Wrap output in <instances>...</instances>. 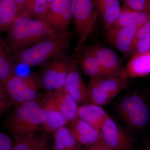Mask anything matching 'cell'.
Masks as SVG:
<instances>
[{
    "instance_id": "6da1fadb",
    "label": "cell",
    "mask_w": 150,
    "mask_h": 150,
    "mask_svg": "<svg viewBox=\"0 0 150 150\" xmlns=\"http://www.w3.org/2000/svg\"><path fill=\"white\" fill-rule=\"evenodd\" d=\"M7 32V45L13 55L56 34L43 20L19 13Z\"/></svg>"
},
{
    "instance_id": "7a4b0ae2",
    "label": "cell",
    "mask_w": 150,
    "mask_h": 150,
    "mask_svg": "<svg viewBox=\"0 0 150 150\" xmlns=\"http://www.w3.org/2000/svg\"><path fill=\"white\" fill-rule=\"evenodd\" d=\"M72 37L69 30L57 33L13 54L14 62L28 67L43 65L56 56L68 53Z\"/></svg>"
},
{
    "instance_id": "3957f363",
    "label": "cell",
    "mask_w": 150,
    "mask_h": 150,
    "mask_svg": "<svg viewBox=\"0 0 150 150\" xmlns=\"http://www.w3.org/2000/svg\"><path fill=\"white\" fill-rule=\"evenodd\" d=\"M46 120L39 100L29 101L16 106L6 119L5 125L15 138L36 132Z\"/></svg>"
},
{
    "instance_id": "277c9868",
    "label": "cell",
    "mask_w": 150,
    "mask_h": 150,
    "mask_svg": "<svg viewBox=\"0 0 150 150\" xmlns=\"http://www.w3.org/2000/svg\"><path fill=\"white\" fill-rule=\"evenodd\" d=\"M3 86L12 105L38 101L42 96L39 76L35 74L21 76L16 73L5 82Z\"/></svg>"
},
{
    "instance_id": "5b68a950",
    "label": "cell",
    "mask_w": 150,
    "mask_h": 150,
    "mask_svg": "<svg viewBox=\"0 0 150 150\" xmlns=\"http://www.w3.org/2000/svg\"><path fill=\"white\" fill-rule=\"evenodd\" d=\"M75 31L77 35L74 51L76 56L84 47L97 18L98 12L93 0H72Z\"/></svg>"
},
{
    "instance_id": "8992f818",
    "label": "cell",
    "mask_w": 150,
    "mask_h": 150,
    "mask_svg": "<svg viewBox=\"0 0 150 150\" xmlns=\"http://www.w3.org/2000/svg\"><path fill=\"white\" fill-rule=\"evenodd\" d=\"M72 59L67 53L56 56L42 65L39 79L45 92L64 87Z\"/></svg>"
},
{
    "instance_id": "52a82bcc",
    "label": "cell",
    "mask_w": 150,
    "mask_h": 150,
    "mask_svg": "<svg viewBox=\"0 0 150 150\" xmlns=\"http://www.w3.org/2000/svg\"><path fill=\"white\" fill-rule=\"evenodd\" d=\"M118 115L132 129H140L150 119V110L144 99L137 94H129L121 98L117 106Z\"/></svg>"
},
{
    "instance_id": "ba28073f",
    "label": "cell",
    "mask_w": 150,
    "mask_h": 150,
    "mask_svg": "<svg viewBox=\"0 0 150 150\" xmlns=\"http://www.w3.org/2000/svg\"><path fill=\"white\" fill-rule=\"evenodd\" d=\"M73 18L72 0H54L42 20L57 32H64L68 31Z\"/></svg>"
},
{
    "instance_id": "9c48e42d",
    "label": "cell",
    "mask_w": 150,
    "mask_h": 150,
    "mask_svg": "<svg viewBox=\"0 0 150 150\" xmlns=\"http://www.w3.org/2000/svg\"><path fill=\"white\" fill-rule=\"evenodd\" d=\"M102 141L111 150H134L128 132L108 117L100 129Z\"/></svg>"
},
{
    "instance_id": "30bf717a",
    "label": "cell",
    "mask_w": 150,
    "mask_h": 150,
    "mask_svg": "<svg viewBox=\"0 0 150 150\" xmlns=\"http://www.w3.org/2000/svg\"><path fill=\"white\" fill-rule=\"evenodd\" d=\"M145 23L125 26H112L106 30V39L122 54L130 55L137 30Z\"/></svg>"
},
{
    "instance_id": "8fae6325",
    "label": "cell",
    "mask_w": 150,
    "mask_h": 150,
    "mask_svg": "<svg viewBox=\"0 0 150 150\" xmlns=\"http://www.w3.org/2000/svg\"><path fill=\"white\" fill-rule=\"evenodd\" d=\"M64 88L76 101L79 105L90 103L88 86L83 79L77 62L73 58L70 64Z\"/></svg>"
},
{
    "instance_id": "7c38bea8",
    "label": "cell",
    "mask_w": 150,
    "mask_h": 150,
    "mask_svg": "<svg viewBox=\"0 0 150 150\" xmlns=\"http://www.w3.org/2000/svg\"><path fill=\"white\" fill-rule=\"evenodd\" d=\"M39 101L46 114V121L43 125L45 132H54L69 123L58 109L53 98L52 91L45 92Z\"/></svg>"
},
{
    "instance_id": "4fadbf2b",
    "label": "cell",
    "mask_w": 150,
    "mask_h": 150,
    "mask_svg": "<svg viewBox=\"0 0 150 150\" xmlns=\"http://www.w3.org/2000/svg\"><path fill=\"white\" fill-rule=\"evenodd\" d=\"M70 123V130L75 139L81 146H88L103 142L100 131L78 116Z\"/></svg>"
},
{
    "instance_id": "5bb4252c",
    "label": "cell",
    "mask_w": 150,
    "mask_h": 150,
    "mask_svg": "<svg viewBox=\"0 0 150 150\" xmlns=\"http://www.w3.org/2000/svg\"><path fill=\"white\" fill-rule=\"evenodd\" d=\"M150 74V50L131 55L120 76L125 79L142 77Z\"/></svg>"
},
{
    "instance_id": "9a60e30c",
    "label": "cell",
    "mask_w": 150,
    "mask_h": 150,
    "mask_svg": "<svg viewBox=\"0 0 150 150\" xmlns=\"http://www.w3.org/2000/svg\"><path fill=\"white\" fill-rule=\"evenodd\" d=\"M103 70L108 76H120L123 69L119 57L112 49L100 45L91 46Z\"/></svg>"
},
{
    "instance_id": "2e32d148",
    "label": "cell",
    "mask_w": 150,
    "mask_h": 150,
    "mask_svg": "<svg viewBox=\"0 0 150 150\" xmlns=\"http://www.w3.org/2000/svg\"><path fill=\"white\" fill-rule=\"evenodd\" d=\"M78 65L84 74L90 79H101L109 77L94 54L91 46H84L76 56Z\"/></svg>"
},
{
    "instance_id": "e0dca14e",
    "label": "cell",
    "mask_w": 150,
    "mask_h": 150,
    "mask_svg": "<svg viewBox=\"0 0 150 150\" xmlns=\"http://www.w3.org/2000/svg\"><path fill=\"white\" fill-rule=\"evenodd\" d=\"M52 94L58 109L67 121L70 123L77 117L79 105L64 87L52 91Z\"/></svg>"
},
{
    "instance_id": "ac0fdd59",
    "label": "cell",
    "mask_w": 150,
    "mask_h": 150,
    "mask_svg": "<svg viewBox=\"0 0 150 150\" xmlns=\"http://www.w3.org/2000/svg\"><path fill=\"white\" fill-rule=\"evenodd\" d=\"M48 141L49 137L46 132L30 133L15 137L13 150H51Z\"/></svg>"
},
{
    "instance_id": "d6986e66",
    "label": "cell",
    "mask_w": 150,
    "mask_h": 150,
    "mask_svg": "<svg viewBox=\"0 0 150 150\" xmlns=\"http://www.w3.org/2000/svg\"><path fill=\"white\" fill-rule=\"evenodd\" d=\"M77 116L100 131L106 119L110 117L101 106L91 103L79 105Z\"/></svg>"
},
{
    "instance_id": "ffe728a7",
    "label": "cell",
    "mask_w": 150,
    "mask_h": 150,
    "mask_svg": "<svg viewBox=\"0 0 150 150\" xmlns=\"http://www.w3.org/2000/svg\"><path fill=\"white\" fill-rule=\"evenodd\" d=\"M105 30L112 27L118 19L121 10L119 0H94Z\"/></svg>"
},
{
    "instance_id": "44dd1931",
    "label": "cell",
    "mask_w": 150,
    "mask_h": 150,
    "mask_svg": "<svg viewBox=\"0 0 150 150\" xmlns=\"http://www.w3.org/2000/svg\"><path fill=\"white\" fill-rule=\"evenodd\" d=\"M81 146L67 126L54 132L53 150H82Z\"/></svg>"
},
{
    "instance_id": "7402d4cb",
    "label": "cell",
    "mask_w": 150,
    "mask_h": 150,
    "mask_svg": "<svg viewBox=\"0 0 150 150\" xmlns=\"http://www.w3.org/2000/svg\"><path fill=\"white\" fill-rule=\"evenodd\" d=\"M1 34L0 32V83L3 86L11 76L16 73L12 54Z\"/></svg>"
},
{
    "instance_id": "603a6c76",
    "label": "cell",
    "mask_w": 150,
    "mask_h": 150,
    "mask_svg": "<svg viewBox=\"0 0 150 150\" xmlns=\"http://www.w3.org/2000/svg\"><path fill=\"white\" fill-rule=\"evenodd\" d=\"M18 14L16 0H0V32L6 31Z\"/></svg>"
},
{
    "instance_id": "cb8c5ba5",
    "label": "cell",
    "mask_w": 150,
    "mask_h": 150,
    "mask_svg": "<svg viewBox=\"0 0 150 150\" xmlns=\"http://www.w3.org/2000/svg\"><path fill=\"white\" fill-rule=\"evenodd\" d=\"M150 18V11H138L124 7L121 8V13L113 26H122L146 22Z\"/></svg>"
},
{
    "instance_id": "d4e9b609",
    "label": "cell",
    "mask_w": 150,
    "mask_h": 150,
    "mask_svg": "<svg viewBox=\"0 0 150 150\" xmlns=\"http://www.w3.org/2000/svg\"><path fill=\"white\" fill-rule=\"evenodd\" d=\"M87 86L91 103L102 106L109 103L114 98L100 86L96 79H90Z\"/></svg>"
},
{
    "instance_id": "484cf974",
    "label": "cell",
    "mask_w": 150,
    "mask_h": 150,
    "mask_svg": "<svg viewBox=\"0 0 150 150\" xmlns=\"http://www.w3.org/2000/svg\"><path fill=\"white\" fill-rule=\"evenodd\" d=\"M96 79L103 89L114 97L126 88L128 85V80L120 76H112Z\"/></svg>"
},
{
    "instance_id": "4316f807",
    "label": "cell",
    "mask_w": 150,
    "mask_h": 150,
    "mask_svg": "<svg viewBox=\"0 0 150 150\" xmlns=\"http://www.w3.org/2000/svg\"><path fill=\"white\" fill-rule=\"evenodd\" d=\"M48 8L47 0H28L24 9L20 13L36 19L42 20Z\"/></svg>"
},
{
    "instance_id": "83f0119b",
    "label": "cell",
    "mask_w": 150,
    "mask_h": 150,
    "mask_svg": "<svg viewBox=\"0 0 150 150\" xmlns=\"http://www.w3.org/2000/svg\"><path fill=\"white\" fill-rule=\"evenodd\" d=\"M123 6L138 11H150V0H121Z\"/></svg>"
},
{
    "instance_id": "f1b7e54d",
    "label": "cell",
    "mask_w": 150,
    "mask_h": 150,
    "mask_svg": "<svg viewBox=\"0 0 150 150\" xmlns=\"http://www.w3.org/2000/svg\"><path fill=\"white\" fill-rule=\"evenodd\" d=\"M150 37V18L148 20L137 30L133 41L132 50L140 40Z\"/></svg>"
},
{
    "instance_id": "f546056e",
    "label": "cell",
    "mask_w": 150,
    "mask_h": 150,
    "mask_svg": "<svg viewBox=\"0 0 150 150\" xmlns=\"http://www.w3.org/2000/svg\"><path fill=\"white\" fill-rule=\"evenodd\" d=\"M11 105L5 90L0 83V116L6 112Z\"/></svg>"
},
{
    "instance_id": "4dcf8cb0",
    "label": "cell",
    "mask_w": 150,
    "mask_h": 150,
    "mask_svg": "<svg viewBox=\"0 0 150 150\" xmlns=\"http://www.w3.org/2000/svg\"><path fill=\"white\" fill-rule=\"evenodd\" d=\"M150 50V37L142 39L137 43L131 51V55L144 53Z\"/></svg>"
},
{
    "instance_id": "1f68e13d",
    "label": "cell",
    "mask_w": 150,
    "mask_h": 150,
    "mask_svg": "<svg viewBox=\"0 0 150 150\" xmlns=\"http://www.w3.org/2000/svg\"><path fill=\"white\" fill-rule=\"evenodd\" d=\"M13 144L9 136L0 131V149L13 148Z\"/></svg>"
},
{
    "instance_id": "d6a6232c",
    "label": "cell",
    "mask_w": 150,
    "mask_h": 150,
    "mask_svg": "<svg viewBox=\"0 0 150 150\" xmlns=\"http://www.w3.org/2000/svg\"><path fill=\"white\" fill-rule=\"evenodd\" d=\"M82 150H111L103 142L92 146H86Z\"/></svg>"
},
{
    "instance_id": "836d02e7",
    "label": "cell",
    "mask_w": 150,
    "mask_h": 150,
    "mask_svg": "<svg viewBox=\"0 0 150 150\" xmlns=\"http://www.w3.org/2000/svg\"><path fill=\"white\" fill-rule=\"evenodd\" d=\"M28 0H16L17 6L19 13L23 10Z\"/></svg>"
},
{
    "instance_id": "e575fe53",
    "label": "cell",
    "mask_w": 150,
    "mask_h": 150,
    "mask_svg": "<svg viewBox=\"0 0 150 150\" xmlns=\"http://www.w3.org/2000/svg\"><path fill=\"white\" fill-rule=\"evenodd\" d=\"M53 1H54V0H47V2H48V6H49V5L50 4H51V3Z\"/></svg>"
},
{
    "instance_id": "d590c367",
    "label": "cell",
    "mask_w": 150,
    "mask_h": 150,
    "mask_svg": "<svg viewBox=\"0 0 150 150\" xmlns=\"http://www.w3.org/2000/svg\"><path fill=\"white\" fill-rule=\"evenodd\" d=\"M146 150H150V145L148 147V148H147Z\"/></svg>"
}]
</instances>
